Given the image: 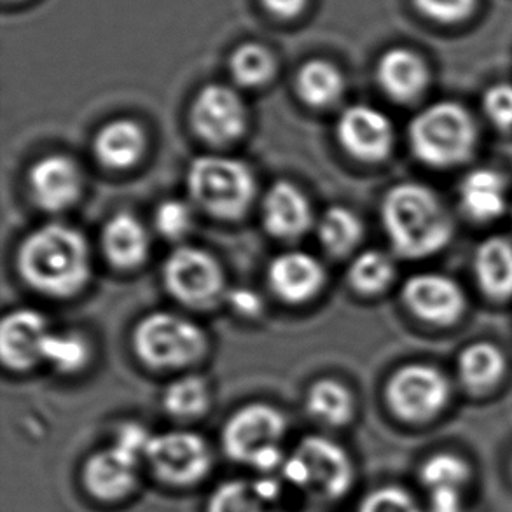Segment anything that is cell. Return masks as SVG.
<instances>
[{"label": "cell", "instance_id": "6da1fadb", "mask_svg": "<svg viewBox=\"0 0 512 512\" xmlns=\"http://www.w3.org/2000/svg\"><path fill=\"white\" fill-rule=\"evenodd\" d=\"M16 268L35 291L49 298H72L90 280V247L77 229L46 224L20 243Z\"/></svg>", "mask_w": 512, "mask_h": 512}, {"label": "cell", "instance_id": "52a82bcc", "mask_svg": "<svg viewBox=\"0 0 512 512\" xmlns=\"http://www.w3.org/2000/svg\"><path fill=\"white\" fill-rule=\"evenodd\" d=\"M284 478L313 499L336 500L352 486V462L340 444L320 436L299 443L282 465Z\"/></svg>", "mask_w": 512, "mask_h": 512}, {"label": "cell", "instance_id": "ab89813d", "mask_svg": "<svg viewBox=\"0 0 512 512\" xmlns=\"http://www.w3.org/2000/svg\"><path fill=\"white\" fill-rule=\"evenodd\" d=\"M429 512H467L458 490L430 492Z\"/></svg>", "mask_w": 512, "mask_h": 512}, {"label": "cell", "instance_id": "5b68a950", "mask_svg": "<svg viewBox=\"0 0 512 512\" xmlns=\"http://www.w3.org/2000/svg\"><path fill=\"white\" fill-rule=\"evenodd\" d=\"M207 334L193 320L177 313L154 312L133 331V350L153 369H179L207 352Z\"/></svg>", "mask_w": 512, "mask_h": 512}, {"label": "cell", "instance_id": "30bf717a", "mask_svg": "<svg viewBox=\"0 0 512 512\" xmlns=\"http://www.w3.org/2000/svg\"><path fill=\"white\" fill-rule=\"evenodd\" d=\"M450 399L444 374L427 364H409L395 371L387 385V401L395 415L408 422L436 416Z\"/></svg>", "mask_w": 512, "mask_h": 512}, {"label": "cell", "instance_id": "484cf974", "mask_svg": "<svg viewBox=\"0 0 512 512\" xmlns=\"http://www.w3.org/2000/svg\"><path fill=\"white\" fill-rule=\"evenodd\" d=\"M506 371V357L497 346L479 341L467 346L458 359V373L465 387L481 392L493 387Z\"/></svg>", "mask_w": 512, "mask_h": 512}, {"label": "cell", "instance_id": "f1b7e54d", "mask_svg": "<svg viewBox=\"0 0 512 512\" xmlns=\"http://www.w3.org/2000/svg\"><path fill=\"white\" fill-rule=\"evenodd\" d=\"M320 245L331 256L343 257L350 254L364 235V224L359 215L345 207H331L319 224Z\"/></svg>", "mask_w": 512, "mask_h": 512}, {"label": "cell", "instance_id": "4fadbf2b", "mask_svg": "<svg viewBox=\"0 0 512 512\" xmlns=\"http://www.w3.org/2000/svg\"><path fill=\"white\" fill-rule=\"evenodd\" d=\"M84 177L76 161L65 154H49L35 161L28 172V189L37 207L62 212L83 194Z\"/></svg>", "mask_w": 512, "mask_h": 512}, {"label": "cell", "instance_id": "e0dca14e", "mask_svg": "<svg viewBox=\"0 0 512 512\" xmlns=\"http://www.w3.org/2000/svg\"><path fill=\"white\" fill-rule=\"evenodd\" d=\"M271 291L278 298L301 305L315 298L326 284V270L317 257L308 252H285L275 257L268 268Z\"/></svg>", "mask_w": 512, "mask_h": 512}, {"label": "cell", "instance_id": "ac0fdd59", "mask_svg": "<svg viewBox=\"0 0 512 512\" xmlns=\"http://www.w3.org/2000/svg\"><path fill=\"white\" fill-rule=\"evenodd\" d=\"M264 228L280 240H296L312 228L313 214L306 194L291 182H275L263 200Z\"/></svg>", "mask_w": 512, "mask_h": 512}, {"label": "cell", "instance_id": "2e32d148", "mask_svg": "<svg viewBox=\"0 0 512 512\" xmlns=\"http://www.w3.org/2000/svg\"><path fill=\"white\" fill-rule=\"evenodd\" d=\"M139 457L130 451L112 448L93 453L84 465L83 483L95 499L116 502L125 499L137 486Z\"/></svg>", "mask_w": 512, "mask_h": 512}, {"label": "cell", "instance_id": "74e56055", "mask_svg": "<svg viewBox=\"0 0 512 512\" xmlns=\"http://www.w3.org/2000/svg\"><path fill=\"white\" fill-rule=\"evenodd\" d=\"M153 436L147 434L144 427H140L137 423H126L121 427L118 434V446L123 450L130 451L135 457L144 455L146 457L147 446L151 443Z\"/></svg>", "mask_w": 512, "mask_h": 512}, {"label": "cell", "instance_id": "7c38bea8", "mask_svg": "<svg viewBox=\"0 0 512 512\" xmlns=\"http://www.w3.org/2000/svg\"><path fill=\"white\" fill-rule=\"evenodd\" d=\"M336 135L353 158L367 163L385 160L394 147V125L371 105H352L341 112Z\"/></svg>", "mask_w": 512, "mask_h": 512}, {"label": "cell", "instance_id": "9c48e42d", "mask_svg": "<svg viewBox=\"0 0 512 512\" xmlns=\"http://www.w3.org/2000/svg\"><path fill=\"white\" fill-rule=\"evenodd\" d=\"M146 458L154 474L173 486L196 485L212 469V453L205 439L187 430L153 436Z\"/></svg>", "mask_w": 512, "mask_h": 512}, {"label": "cell", "instance_id": "7a4b0ae2", "mask_svg": "<svg viewBox=\"0 0 512 512\" xmlns=\"http://www.w3.org/2000/svg\"><path fill=\"white\" fill-rule=\"evenodd\" d=\"M381 219L394 249L409 259L436 254L453 235V221L443 201L418 182L392 187L381 203Z\"/></svg>", "mask_w": 512, "mask_h": 512}, {"label": "cell", "instance_id": "83f0119b", "mask_svg": "<svg viewBox=\"0 0 512 512\" xmlns=\"http://www.w3.org/2000/svg\"><path fill=\"white\" fill-rule=\"evenodd\" d=\"M277 72V60L261 42H243L229 56V74L245 88L270 83Z\"/></svg>", "mask_w": 512, "mask_h": 512}, {"label": "cell", "instance_id": "836d02e7", "mask_svg": "<svg viewBox=\"0 0 512 512\" xmlns=\"http://www.w3.org/2000/svg\"><path fill=\"white\" fill-rule=\"evenodd\" d=\"M154 226L167 240H182L193 229V212L184 201H163L154 212Z\"/></svg>", "mask_w": 512, "mask_h": 512}, {"label": "cell", "instance_id": "ffe728a7", "mask_svg": "<svg viewBox=\"0 0 512 512\" xmlns=\"http://www.w3.org/2000/svg\"><path fill=\"white\" fill-rule=\"evenodd\" d=\"M105 259L119 270H133L146 263L151 238L146 226L130 212L111 217L102 231Z\"/></svg>", "mask_w": 512, "mask_h": 512}, {"label": "cell", "instance_id": "8992f818", "mask_svg": "<svg viewBox=\"0 0 512 512\" xmlns=\"http://www.w3.org/2000/svg\"><path fill=\"white\" fill-rule=\"evenodd\" d=\"M285 429L287 422L277 408L257 402L238 409L229 418L222 432V444L236 462L249 464L257 471H273L285 462L280 448Z\"/></svg>", "mask_w": 512, "mask_h": 512}, {"label": "cell", "instance_id": "60d3db41", "mask_svg": "<svg viewBox=\"0 0 512 512\" xmlns=\"http://www.w3.org/2000/svg\"><path fill=\"white\" fill-rule=\"evenodd\" d=\"M264 9L277 18H296L305 11L310 0H261Z\"/></svg>", "mask_w": 512, "mask_h": 512}, {"label": "cell", "instance_id": "f35d334b", "mask_svg": "<svg viewBox=\"0 0 512 512\" xmlns=\"http://www.w3.org/2000/svg\"><path fill=\"white\" fill-rule=\"evenodd\" d=\"M229 303L235 308V312L245 317H257L263 312V299L257 292L249 289H235L228 294Z\"/></svg>", "mask_w": 512, "mask_h": 512}, {"label": "cell", "instance_id": "9a60e30c", "mask_svg": "<svg viewBox=\"0 0 512 512\" xmlns=\"http://www.w3.org/2000/svg\"><path fill=\"white\" fill-rule=\"evenodd\" d=\"M51 329L42 313L20 308L7 313L0 324V357L13 371H28L42 360Z\"/></svg>", "mask_w": 512, "mask_h": 512}, {"label": "cell", "instance_id": "4dcf8cb0", "mask_svg": "<svg viewBox=\"0 0 512 512\" xmlns=\"http://www.w3.org/2000/svg\"><path fill=\"white\" fill-rule=\"evenodd\" d=\"M210 404V392H208L207 381L200 376H184L168 385L163 394V406L167 413L191 420L203 415Z\"/></svg>", "mask_w": 512, "mask_h": 512}, {"label": "cell", "instance_id": "e575fe53", "mask_svg": "<svg viewBox=\"0 0 512 512\" xmlns=\"http://www.w3.org/2000/svg\"><path fill=\"white\" fill-rule=\"evenodd\" d=\"M359 512H422L411 495L399 488H381L362 500Z\"/></svg>", "mask_w": 512, "mask_h": 512}, {"label": "cell", "instance_id": "f546056e", "mask_svg": "<svg viewBox=\"0 0 512 512\" xmlns=\"http://www.w3.org/2000/svg\"><path fill=\"white\" fill-rule=\"evenodd\" d=\"M348 278L355 291L374 296L385 291L394 282L395 264L392 257L381 250H364L353 259Z\"/></svg>", "mask_w": 512, "mask_h": 512}, {"label": "cell", "instance_id": "d6986e66", "mask_svg": "<svg viewBox=\"0 0 512 512\" xmlns=\"http://www.w3.org/2000/svg\"><path fill=\"white\" fill-rule=\"evenodd\" d=\"M376 79L388 97L397 102H413L427 90L430 72L422 56L406 48H392L381 55Z\"/></svg>", "mask_w": 512, "mask_h": 512}, {"label": "cell", "instance_id": "ba28073f", "mask_svg": "<svg viewBox=\"0 0 512 512\" xmlns=\"http://www.w3.org/2000/svg\"><path fill=\"white\" fill-rule=\"evenodd\" d=\"M163 282L172 298L189 308H208L224 291L221 264L207 250L179 247L163 266Z\"/></svg>", "mask_w": 512, "mask_h": 512}, {"label": "cell", "instance_id": "d4e9b609", "mask_svg": "<svg viewBox=\"0 0 512 512\" xmlns=\"http://www.w3.org/2000/svg\"><path fill=\"white\" fill-rule=\"evenodd\" d=\"M296 91L306 105L313 109H326L343 97L345 76L333 62L313 58L298 70Z\"/></svg>", "mask_w": 512, "mask_h": 512}, {"label": "cell", "instance_id": "8d00e7d4", "mask_svg": "<svg viewBox=\"0 0 512 512\" xmlns=\"http://www.w3.org/2000/svg\"><path fill=\"white\" fill-rule=\"evenodd\" d=\"M483 109L493 125L512 128V84H495L486 91Z\"/></svg>", "mask_w": 512, "mask_h": 512}, {"label": "cell", "instance_id": "cb8c5ba5", "mask_svg": "<svg viewBox=\"0 0 512 512\" xmlns=\"http://www.w3.org/2000/svg\"><path fill=\"white\" fill-rule=\"evenodd\" d=\"M474 271L481 289L490 298H511L512 243L502 236L486 238L476 250Z\"/></svg>", "mask_w": 512, "mask_h": 512}, {"label": "cell", "instance_id": "8fae6325", "mask_svg": "<svg viewBox=\"0 0 512 512\" xmlns=\"http://www.w3.org/2000/svg\"><path fill=\"white\" fill-rule=\"evenodd\" d=\"M191 125L200 139L226 146L240 139L247 128V107L233 88L207 84L191 105Z\"/></svg>", "mask_w": 512, "mask_h": 512}, {"label": "cell", "instance_id": "3957f363", "mask_svg": "<svg viewBox=\"0 0 512 512\" xmlns=\"http://www.w3.org/2000/svg\"><path fill=\"white\" fill-rule=\"evenodd\" d=\"M478 130L469 111L457 102H437L416 114L409 125V144L430 167L462 165L471 158Z\"/></svg>", "mask_w": 512, "mask_h": 512}, {"label": "cell", "instance_id": "4316f807", "mask_svg": "<svg viewBox=\"0 0 512 512\" xmlns=\"http://www.w3.org/2000/svg\"><path fill=\"white\" fill-rule=\"evenodd\" d=\"M306 408L324 425L341 427L352 420L353 395L341 381L322 378L310 387Z\"/></svg>", "mask_w": 512, "mask_h": 512}, {"label": "cell", "instance_id": "5bb4252c", "mask_svg": "<svg viewBox=\"0 0 512 512\" xmlns=\"http://www.w3.org/2000/svg\"><path fill=\"white\" fill-rule=\"evenodd\" d=\"M402 299L418 319L441 326L460 319L465 310L460 285L439 273H420L409 278L402 289Z\"/></svg>", "mask_w": 512, "mask_h": 512}, {"label": "cell", "instance_id": "277c9868", "mask_svg": "<svg viewBox=\"0 0 512 512\" xmlns=\"http://www.w3.org/2000/svg\"><path fill=\"white\" fill-rule=\"evenodd\" d=\"M187 191L194 203L217 219H238L256 196L250 168L226 156H201L187 170Z\"/></svg>", "mask_w": 512, "mask_h": 512}, {"label": "cell", "instance_id": "1f68e13d", "mask_svg": "<svg viewBox=\"0 0 512 512\" xmlns=\"http://www.w3.org/2000/svg\"><path fill=\"white\" fill-rule=\"evenodd\" d=\"M91 359L90 341L77 333H49L44 343L42 360L49 362L56 371L74 374L86 367Z\"/></svg>", "mask_w": 512, "mask_h": 512}, {"label": "cell", "instance_id": "603a6c76", "mask_svg": "<svg viewBox=\"0 0 512 512\" xmlns=\"http://www.w3.org/2000/svg\"><path fill=\"white\" fill-rule=\"evenodd\" d=\"M278 497L280 485L273 479L254 483L233 479L215 488L207 512H273L271 506Z\"/></svg>", "mask_w": 512, "mask_h": 512}, {"label": "cell", "instance_id": "d6a6232c", "mask_svg": "<svg viewBox=\"0 0 512 512\" xmlns=\"http://www.w3.org/2000/svg\"><path fill=\"white\" fill-rule=\"evenodd\" d=\"M469 479V467L462 458L439 453L429 458L422 467V483L430 492L436 490H460Z\"/></svg>", "mask_w": 512, "mask_h": 512}, {"label": "cell", "instance_id": "d590c367", "mask_svg": "<svg viewBox=\"0 0 512 512\" xmlns=\"http://www.w3.org/2000/svg\"><path fill=\"white\" fill-rule=\"evenodd\" d=\"M415 6L430 20L455 23L472 13L476 0H415Z\"/></svg>", "mask_w": 512, "mask_h": 512}, {"label": "cell", "instance_id": "44dd1931", "mask_svg": "<svg viewBox=\"0 0 512 512\" xmlns=\"http://www.w3.org/2000/svg\"><path fill=\"white\" fill-rule=\"evenodd\" d=\"M146 133L132 119H114L102 126L93 142L97 160L111 170L133 168L146 153Z\"/></svg>", "mask_w": 512, "mask_h": 512}, {"label": "cell", "instance_id": "7402d4cb", "mask_svg": "<svg viewBox=\"0 0 512 512\" xmlns=\"http://www.w3.org/2000/svg\"><path fill=\"white\" fill-rule=\"evenodd\" d=\"M458 198L464 214L474 221H493L506 212V179L492 168H478L462 179Z\"/></svg>", "mask_w": 512, "mask_h": 512}]
</instances>
